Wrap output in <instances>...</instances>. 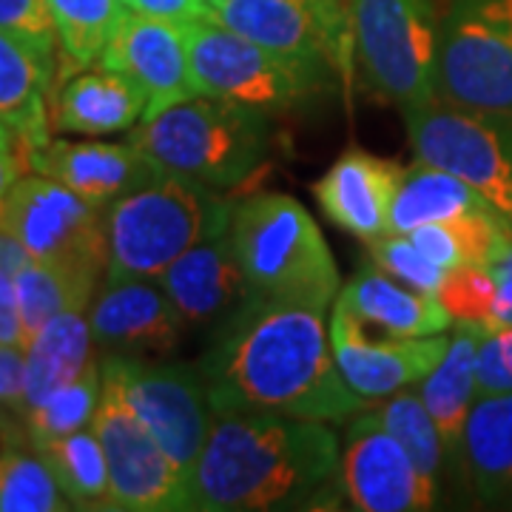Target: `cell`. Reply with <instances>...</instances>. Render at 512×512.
Wrapping results in <instances>:
<instances>
[{"label":"cell","instance_id":"obj_1","mask_svg":"<svg viewBox=\"0 0 512 512\" xmlns=\"http://www.w3.org/2000/svg\"><path fill=\"white\" fill-rule=\"evenodd\" d=\"M211 410H262L345 421L373 402L350 390L336 365L325 311L248 296L202 362Z\"/></svg>","mask_w":512,"mask_h":512},{"label":"cell","instance_id":"obj_2","mask_svg":"<svg viewBox=\"0 0 512 512\" xmlns=\"http://www.w3.org/2000/svg\"><path fill=\"white\" fill-rule=\"evenodd\" d=\"M328 421L220 410L183 484V510L268 512L305 507L339 470Z\"/></svg>","mask_w":512,"mask_h":512},{"label":"cell","instance_id":"obj_3","mask_svg":"<svg viewBox=\"0 0 512 512\" xmlns=\"http://www.w3.org/2000/svg\"><path fill=\"white\" fill-rule=\"evenodd\" d=\"M228 237L248 296L325 311L342 291L336 259L305 205L285 194H254L234 205Z\"/></svg>","mask_w":512,"mask_h":512},{"label":"cell","instance_id":"obj_4","mask_svg":"<svg viewBox=\"0 0 512 512\" xmlns=\"http://www.w3.org/2000/svg\"><path fill=\"white\" fill-rule=\"evenodd\" d=\"M131 143L160 174L220 191L245 183L265 160L268 120L265 111L197 94L143 120L131 131Z\"/></svg>","mask_w":512,"mask_h":512},{"label":"cell","instance_id":"obj_5","mask_svg":"<svg viewBox=\"0 0 512 512\" xmlns=\"http://www.w3.org/2000/svg\"><path fill=\"white\" fill-rule=\"evenodd\" d=\"M231 217L234 205L214 188L160 174L146 188L111 202L109 282L157 279L191 248L228 234Z\"/></svg>","mask_w":512,"mask_h":512},{"label":"cell","instance_id":"obj_6","mask_svg":"<svg viewBox=\"0 0 512 512\" xmlns=\"http://www.w3.org/2000/svg\"><path fill=\"white\" fill-rule=\"evenodd\" d=\"M353 55L384 103L410 111L439 100V23L430 0H353Z\"/></svg>","mask_w":512,"mask_h":512},{"label":"cell","instance_id":"obj_7","mask_svg":"<svg viewBox=\"0 0 512 512\" xmlns=\"http://www.w3.org/2000/svg\"><path fill=\"white\" fill-rule=\"evenodd\" d=\"M439 100L512 114V0H450L439 23Z\"/></svg>","mask_w":512,"mask_h":512},{"label":"cell","instance_id":"obj_8","mask_svg":"<svg viewBox=\"0 0 512 512\" xmlns=\"http://www.w3.org/2000/svg\"><path fill=\"white\" fill-rule=\"evenodd\" d=\"M421 163L461 177L512 231V114H484L433 100L404 111Z\"/></svg>","mask_w":512,"mask_h":512},{"label":"cell","instance_id":"obj_9","mask_svg":"<svg viewBox=\"0 0 512 512\" xmlns=\"http://www.w3.org/2000/svg\"><path fill=\"white\" fill-rule=\"evenodd\" d=\"M0 228L18 237L37 262L66 265L97 276L109 268L103 205H94L43 174L15 183L0 214Z\"/></svg>","mask_w":512,"mask_h":512},{"label":"cell","instance_id":"obj_10","mask_svg":"<svg viewBox=\"0 0 512 512\" xmlns=\"http://www.w3.org/2000/svg\"><path fill=\"white\" fill-rule=\"evenodd\" d=\"M183 35L200 94L225 97L271 114L291 109L319 86L288 60L271 55L220 20L185 23Z\"/></svg>","mask_w":512,"mask_h":512},{"label":"cell","instance_id":"obj_11","mask_svg":"<svg viewBox=\"0 0 512 512\" xmlns=\"http://www.w3.org/2000/svg\"><path fill=\"white\" fill-rule=\"evenodd\" d=\"M92 427L109 461V510H183V473L131 410L109 362H103V393Z\"/></svg>","mask_w":512,"mask_h":512},{"label":"cell","instance_id":"obj_12","mask_svg":"<svg viewBox=\"0 0 512 512\" xmlns=\"http://www.w3.org/2000/svg\"><path fill=\"white\" fill-rule=\"evenodd\" d=\"M106 362L120 376L137 419L146 424L183 478L188 476L214 424L205 382L194 370L180 365L140 362L131 356H111Z\"/></svg>","mask_w":512,"mask_h":512},{"label":"cell","instance_id":"obj_13","mask_svg":"<svg viewBox=\"0 0 512 512\" xmlns=\"http://www.w3.org/2000/svg\"><path fill=\"white\" fill-rule=\"evenodd\" d=\"M330 345L350 390L376 402L419 384L444 359L450 336H387L365 328L336 302L330 316Z\"/></svg>","mask_w":512,"mask_h":512},{"label":"cell","instance_id":"obj_14","mask_svg":"<svg viewBox=\"0 0 512 512\" xmlns=\"http://www.w3.org/2000/svg\"><path fill=\"white\" fill-rule=\"evenodd\" d=\"M350 507L362 512H424L436 507L439 484L421 473L399 441L362 410L339 461Z\"/></svg>","mask_w":512,"mask_h":512},{"label":"cell","instance_id":"obj_15","mask_svg":"<svg viewBox=\"0 0 512 512\" xmlns=\"http://www.w3.org/2000/svg\"><path fill=\"white\" fill-rule=\"evenodd\" d=\"M100 63L123 72L143 89L148 100L143 120H154L171 106L200 94L191 72L183 26L148 18L134 9H128Z\"/></svg>","mask_w":512,"mask_h":512},{"label":"cell","instance_id":"obj_16","mask_svg":"<svg viewBox=\"0 0 512 512\" xmlns=\"http://www.w3.org/2000/svg\"><path fill=\"white\" fill-rule=\"evenodd\" d=\"M402 177V165L362 148H350L313 185V197L336 228L367 245L390 234V214Z\"/></svg>","mask_w":512,"mask_h":512},{"label":"cell","instance_id":"obj_17","mask_svg":"<svg viewBox=\"0 0 512 512\" xmlns=\"http://www.w3.org/2000/svg\"><path fill=\"white\" fill-rule=\"evenodd\" d=\"M26 160L37 174L63 183L74 194L103 208L146 188L151 180L160 177V171L131 140L128 143L46 140L43 146L29 151Z\"/></svg>","mask_w":512,"mask_h":512},{"label":"cell","instance_id":"obj_18","mask_svg":"<svg viewBox=\"0 0 512 512\" xmlns=\"http://www.w3.org/2000/svg\"><path fill=\"white\" fill-rule=\"evenodd\" d=\"M89 325L103 348L171 353L185 322L163 288L148 279H117L94 299Z\"/></svg>","mask_w":512,"mask_h":512},{"label":"cell","instance_id":"obj_19","mask_svg":"<svg viewBox=\"0 0 512 512\" xmlns=\"http://www.w3.org/2000/svg\"><path fill=\"white\" fill-rule=\"evenodd\" d=\"M157 282L185 325H205L248 299V282L228 234L174 259Z\"/></svg>","mask_w":512,"mask_h":512},{"label":"cell","instance_id":"obj_20","mask_svg":"<svg viewBox=\"0 0 512 512\" xmlns=\"http://www.w3.org/2000/svg\"><path fill=\"white\" fill-rule=\"evenodd\" d=\"M336 302L365 328L387 336H436L453 325L439 296L413 291L379 271H359L339 291Z\"/></svg>","mask_w":512,"mask_h":512},{"label":"cell","instance_id":"obj_21","mask_svg":"<svg viewBox=\"0 0 512 512\" xmlns=\"http://www.w3.org/2000/svg\"><path fill=\"white\" fill-rule=\"evenodd\" d=\"M143 89L109 66L77 74L57 94L55 126L66 134L103 137L143 123L146 117Z\"/></svg>","mask_w":512,"mask_h":512},{"label":"cell","instance_id":"obj_22","mask_svg":"<svg viewBox=\"0 0 512 512\" xmlns=\"http://www.w3.org/2000/svg\"><path fill=\"white\" fill-rule=\"evenodd\" d=\"M52 80V52L23 37L0 32V123L35 151L49 140L46 92Z\"/></svg>","mask_w":512,"mask_h":512},{"label":"cell","instance_id":"obj_23","mask_svg":"<svg viewBox=\"0 0 512 512\" xmlns=\"http://www.w3.org/2000/svg\"><path fill=\"white\" fill-rule=\"evenodd\" d=\"M458 456L481 498L512 501V393L478 396Z\"/></svg>","mask_w":512,"mask_h":512},{"label":"cell","instance_id":"obj_24","mask_svg":"<svg viewBox=\"0 0 512 512\" xmlns=\"http://www.w3.org/2000/svg\"><path fill=\"white\" fill-rule=\"evenodd\" d=\"M481 330L476 325H461L450 336V348L439 365L419 382V396L439 427L447 456H456L467 416L478 399L476 350Z\"/></svg>","mask_w":512,"mask_h":512},{"label":"cell","instance_id":"obj_25","mask_svg":"<svg viewBox=\"0 0 512 512\" xmlns=\"http://www.w3.org/2000/svg\"><path fill=\"white\" fill-rule=\"evenodd\" d=\"M92 325L83 311H66L37 330L26 345V399L29 407L74 382L92 365ZM29 413V410H26Z\"/></svg>","mask_w":512,"mask_h":512},{"label":"cell","instance_id":"obj_26","mask_svg":"<svg viewBox=\"0 0 512 512\" xmlns=\"http://www.w3.org/2000/svg\"><path fill=\"white\" fill-rule=\"evenodd\" d=\"M481 208L490 205L461 177L419 160L413 168H404L402 185L390 214V234H410L427 222L456 220Z\"/></svg>","mask_w":512,"mask_h":512},{"label":"cell","instance_id":"obj_27","mask_svg":"<svg viewBox=\"0 0 512 512\" xmlns=\"http://www.w3.org/2000/svg\"><path fill=\"white\" fill-rule=\"evenodd\" d=\"M407 237L421 254H427L447 274L464 268V265H481L487 268L501 248L512 239L507 222L501 220L490 208L470 211L464 217L444 222H427Z\"/></svg>","mask_w":512,"mask_h":512},{"label":"cell","instance_id":"obj_28","mask_svg":"<svg viewBox=\"0 0 512 512\" xmlns=\"http://www.w3.org/2000/svg\"><path fill=\"white\" fill-rule=\"evenodd\" d=\"M15 282H18L23 336H26V345H29L35 339L37 330L43 328L46 322H52L55 316L89 308L94 285H97V274L32 259L29 265L20 268Z\"/></svg>","mask_w":512,"mask_h":512},{"label":"cell","instance_id":"obj_29","mask_svg":"<svg viewBox=\"0 0 512 512\" xmlns=\"http://www.w3.org/2000/svg\"><path fill=\"white\" fill-rule=\"evenodd\" d=\"M40 458L49 464L63 495L72 507H103L109 510V461L94 427L77 430L63 439L46 441L37 447Z\"/></svg>","mask_w":512,"mask_h":512},{"label":"cell","instance_id":"obj_30","mask_svg":"<svg viewBox=\"0 0 512 512\" xmlns=\"http://www.w3.org/2000/svg\"><path fill=\"white\" fill-rule=\"evenodd\" d=\"M100 393H103V367L92 362L74 382L63 384L52 396L29 407V413L23 416L26 439L32 441V447L37 450L46 441L63 439L69 433L92 427Z\"/></svg>","mask_w":512,"mask_h":512},{"label":"cell","instance_id":"obj_31","mask_svg":"<svg viewBox=\"0 0 512 512\" xmlns=\"http://www.w3.org/2000/svg\"><path fill=\"white\" fill-rule=\"evenodd\" d=\"M49 9L60 49L77 66L100 60L128 15L123 0H49Z\"/></svg>","mask_w":512,"mask_h":512},{"label":"cell","instance_id":"obj_32","mask_svg":"<svg viewBox=\"0 0 512 512\" xmlns=\"http://www.w3.org/2000/svg\"><path fill=\"white\" fill-rule=\"evenodd\" d=\"M370 413L393 439L402 444L421 473L439 484V470L441 461L447 458V447L441 441L439 427L430 416V410L421 402L419 390L404 387Z\"/></svg>","mask_w":512,"mask_h":512},{"label":"cell","instance_id":"obj_33","mask_svg":"<svg viewBox=\"0 0 512 512\" xmlns=\"http://www.w3.org/2000/svg\"><path fill=\"white\" fill-rule=\"evenodd\" d=\"M72 501L63 495L49 464L12 447L0 453V512H63Z\"/></svg>","mask_w":512,"mask_h":512},{"label":"cell","instance_id":"obj_34","mask_svg":"<svg viewBox=\"0 0 512 512\" xmlns=\"http://www.w3.org/2000/svg\"><path fill=\"white\" fill-rule=\"evenodd\" d=\"M441 305L461 325L476 328H495V299H498V282L495 276L481 265H464L450 271L439 291Z\"/></svg>","mask_w":512,"mask_h":512},{"label":"cell","instance_id":"obj_35","mask_svg":"<svg viewBox=\"0 0 512 512\" xmlns=\"http://www.w3.org/2000/svg\"><path fill=\"white\" fill-rule=\"evenodd\" d=\"M367 251H370V259L376 262V268H382L384 274L399 279L413 291L439 296L447 271L427 254H421L407 234H384V237L367 242Z\"/></svg>","mask_w":512,"mask_h":512},{"label":"cell","instance_id":"obj_36","mask_svg":"<svg viewBox=\"0 0 512 512\" xmlns=\"http://www.w3.org/2000/svg\"><path fill=\"white\" fill-rule=\"evenodd\" d=\"M478 396L512 393V325L481 330L476 350Z\"/></svg>","mask_w":512,"mask_h":512},{"label":"cell","instance_id":"obj_37","mask_svg":"<svg viewBox=\"0 0 512 512\" xmlns=\"http://www.w3.org/2000/svg\"><path fill=\"white\" fill-rule=\"evenodd\" d=\"M0 32L23 37L52 52L57 32L49 0H0Z\"/></svg>","mask_w":512,"mask_h":512},{"label":"cell","instance_id":"obj_38","mask_svg":"<svg viewBox=\"0 0 512 512\" xmlns=\"http://www.w3.org/2000/svg\"><path fill=\"white\" fill-rule=\"evenodd\" d=\"M0 404L15 413L18 419L26 416V350L0 345Z\"/></svg>","mask_w":512,"mask_h":512},{"label":"cell","instance_id":"obj_39","mask_svg":"<svg viewBox=\"0 0 512 512\" xmlns=\"http://www.w3.org/2000/svg\"><path fill=\"white\" fill-rule=\"evenodd\" d=\"M128 9L143 12L148 18L168 20V23H197V20H217V12L208 0H131Z\"/></svg>","mask_w":512,"mask_h":512},{"label":"cell","instance_id":"obj_40","mask_svg":"<svg viewBox=\"0 0 512 512\" xmlns=\"http://www.w3.org/2000/svg\"><path fill=\"white\" fill-rule=\"evenodd\" d=\"M0 345L26 350V336H23V322H20L18 282L15 274L0 271Z\"/></svg>","mask_w":512,"mask_h":512},{"label":"cell","instance_id":"obj_41","mask_svg":"<svg viewBox=\"0 0 512 512\" xmlns=\"http://www.w3.org/2000/svg\"><path fill=\"white\" fill-rule=\"evenodd\" d=\"M487 271L498 282V299H495V328L498 325H512V239L501 248V254L495 256L487 265Z\"/></svg>","mask_w":512,"mask_h":512},{"label":"cell","instance_id":"obj_42","mask_svg":"<svg viewBox=\"0 0 512 512\" xmlns=\"http://www.w3.org/2000/svg\"><path fill=\"white\" fill-rule=\"evenodd\" d=\"M29 262H32V256L23 248V242L0 228V271H9V274L18 276L20 268L29 265Z\"/></svg>","mask_w":512,"mask_h":512},{"label":"cell","instance_id":"obj_43","mask_svg":"<svg viewBox=\"0 0 512 512\" xmlns=\"http://www.w3.org/2000/svg\"><path fill=\"white\" fill-rule=\"evenodd\" d=\"M18 180V157L12 154V146H0V214H3V205H6L9 191L15 188Z\"/></svg>","mask_w":512,"mask_h":512},{"label":"cell","instance_id":"obj_44","mask_svg":"<svg viewBox=\"0 0 512 512\" xmlns=\"http://www.w3.org/2000/svg\"><path fill=\"white\" fill-rule=\"evenodd\" d=\"M18 416L9 413L3 404H0V453L12 450L20 444V427H18Z\"/></svg>","mask_w":512,"mask_h":512},{"label":"cell","instance_id":"obj_45","mask_svg":"<svg viewBox=\"0 0 512 512\" xmlns=\"http://www.w3.org/2000/svg\"><path fill=\"white\" fill-rule=\"evenodd\" d=\"M12 143H15V140H12V131L0 123V146H12Z\"/></svg>","mask_w":512,"mask_h":512},{"label":"cell","instance_id":"obj_46","mask_svg":"<svg viewBox=\"0 0 512 512\" xmlns=\"http://www.w3.org/2000/svg\"><path fill=\"white\" fill-rule=\"evenodd\" d=\"M208 3H211V9L217 12V9H220V6H222V3H225V0H208Z\"/></svg>","mask_w":512,"mask_h":512},{"label":"cell","instance_id":"obj_47","mask_svg":"<svg viewBox=\"0 0 512 512\" xmlns=\"http://www.w3.org/2000/svg\"><path fill=\"white\" fill-rule=\"evenodd\" d=\"M123 3H126V6H128V3H131V0H123Z\"/></svg>","mask_w":512,"mask_h":512}]
</instances>
